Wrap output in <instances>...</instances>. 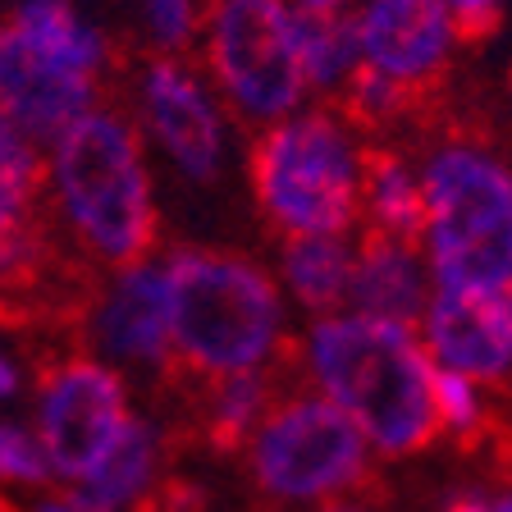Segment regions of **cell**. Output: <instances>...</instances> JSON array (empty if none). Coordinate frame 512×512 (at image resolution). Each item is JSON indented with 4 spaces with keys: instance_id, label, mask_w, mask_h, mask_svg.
<instances>
[{
    "instance_id": "17",
    "label": "cell",
    "mask_w": 512,
    "mask_h": 512,
    "mask_svg": "<svg viewBox=\"0 0 512 512\" xmlns=\"http://www.w3.org/2000/svg\"><path fill=\"white\" fill-rule=\"evenodd\" d=\"M298 60L311 92H343L362 69V37L352 10H302L293 5Z\"/></svg>"
},
{
    "instance_id": "4",
    "label": "cell",
    "mask_w": 512,
    "mask_h": 512,
    "mask_svg": "<svg viewBox=\"0 0 512 512\" xmlns=\"http://www.w3.org/2000/svg\"><path fill=\"white\" fill-rule=\"evenodd\" d=\"M174 352L192 371H261L284 339V298L261 266L211 247H179L165 261Z\"/></svg>"
},
{
    "instance_id": "29",
    "label": "cell",
    "mask_w": 512,
    "mask_h": 512,
    "mask_svg": "<svg viewBox=\"0 0 512 512\" xmlns=\"http://www.w3.org/2000/svg\"><path fill=\"white\" fill-rule=\"evenodd\" d=\"M448 512H494V503H485V499H453V503H448Z\"/></svg>"
},
{
    "instance_id": "13",
    "label": "cell",
    "mask_w": 512,
    "mask_h": 512,
    "mask_svg": "<svg viewBox=\"0 0 512 512\" xmlns=\"http://www.w3.org/2000/svg\"><path fill=\"white\" fill-rule=\"evenodd\" d=\"M0 101H5V124H14L37 147H55L78 119L96 110V78L37 60L5 32L0 37Z\"/></svg>"
},
{
    "instance_id": "27",
    "label": "cell",
    "mask_w": 512,
    "mask_h": 512,
    "mask_svg": "<svg viewBox=\"0 0 512 512\" xmlns=\"http://www.w3.org/2000/svg\"><path fill=\"white\" fill-rule=\"evenodd\" d=\"M37 512H106V508H96V503H87L83 494H64V499H46V503H37Z\"/></svg>"
},
{
    "instance_id": "2",
    "label": "cell",
    "mask_w": 512,
    "mask_h": 512,
    "mask_svg": "<svg viewBox=\"0 0 512 512\" xmlns=\"http://www.w3.org/2000/svg\"><path fill=\"white\" fill-rule=\"evenodd\" d=\"M46 174L78 243L106 266H138L156 238V197L133 124L92 110L51 147Z\"/></svg>"
},
{
    "instance_id": "19",
    "label": "cell",
    "mask_w": 512,
    "mask_h": 512,
    "mask_svg": "<svg viewBox=\"0 0 512 512\" xmlns=\"http://www.w3.org/2000/svg\"><path fill=\"white\" fill-rule=\"evenodd\" d=\"M366 211H371L375 234L403 238V243H421L426 238V188H421V170H412L407 160L380 156L366 160Z\"/></svg>"
},
{
    "instance_id": "25",
    "label": "cell",
    "mask_w": 512,
    "mask_h": 512,
    "mask_svg": "<svg viewBox=\"0 0 512 512\" xmlns=\"http://www.w3.org/2000/svg\"><path fill=\"white\" fill-rule=\"evenodd\" d=\"M142 19H147L151 46L174 55L197 32V0H142Z\"/></svg>"
},
{
    "instance_id": "1",
    "label": "cell",
    "mask_w": 512,
    "mask_h": 512,
    "mask_svg": "<svg viewBox=\"0 0 512 512\" xmlns=\"http://www.w3.org/2000/svg\"><path fill=\"white\" fill-rule=\"evenodd\" d=\"M307 366L320 394L366 430L371 448L398 458L439 430V362L412 325L357 311L320 316L307 330Z\"/></svg>"
},
{
    "instance_id": "10",
    "label": "cell",
    "mask_w": 512,
    "mask_h": 512,
    "mask_svg": "<svg viewBox=\"0 0 512 512\" xmlns=\"http://www.w3.org/2000/svg\"><path fill=\"white\" fill-rule=\"evenodd\" d=\"M362 69L394 78L407 92L430 87L462 42L448 0H362L357 5Z\"/></svg>"
},
{
    "instance_id": "18",
    "label": "cell",
    "mask_w": 512,
    "mask_h": 512,
    "mask_svg": "<svg viewBox=\"0 0 512 512\" xmlns=\"http://www.w3.org/2000/svg\"><path fill=\"white\" fill-rule=\"evenodd\" d=\"M156 462H160L156 426L133 416V421L124 426V435L115 439V448L101 458V467H96L83 485H74V490L83 494L87 503H96V508H106V512L128 508V503H138L142 494H147L151 476H156Z\"/></svg>"
},
{
    "instance_id": "21",
    "label": "cell",
    "mask_w": 512,
    "mask_h": 512,
    "mask_svg": "<svg viewBox=\"0 0 512 512\" xmlns=\"http://www.w3.org/2000/svg\"><path fill=\"white\" fill-rule=\"evenodd\" d=\"M261 421H266V375H261V371L220 375L215 398H211L215 444H238V439H252Z\"/></svg>"
},
{
    "instance_id": "3",
    "label": "cell",
    "mask_w": 512,
    "mask_h": 512,
    "mask_svg": "<svg viewBox=\"0 0 512 512\" xmlns=\"http://www.w3.org/2000/svg\"><path fill=\"white\" fill-rule=\"evenodd\" d=\"M426 261L435 288H512V165L471 138L439 142L421 165Z\"/></svg>"
},
{
    "instance_id": "16",
    "label": "cell",
    "mask_w": 512,
    "mask_h": 512,
    "mask_svg": "<svg viewBox=\"0 0 512 512\" xmlns=\"http://www.w3.org/2000/svg\"><path fill=\"white\" fill-rule=\"evenodd\" d=\"M352 270H357V252L348 247V234L288 238L284 247V288L316 320L348 311Z\"/></svg>"
},
{
    "instance_id": "34",
    "label": "cell",
    "mask_w": 512,
    "mask_h": 512,
    "mask_svg": "<svg viewBox=\"0 0 512 512\" xmlns=\"http://www.w3.org/2000/svg\"><path fill=\"white\" fill-rule=\"evenodd\" d=\"M508 302H512V288H508Z\"/></svg>"
},
{
    "instance_id": "23",
    "label": "cell",
    "mask_w": 512,
    "mask_h": 512,
    "mask_svg": "<svg viewBox=\"0 0 512 512\" xmlns=\"http://www.w3.org/2000/svg\"><path fill=\"white\" fill-rule=\"evenodd\" d=\"M416 92L398 87L394 78L375 74V69H357L348 87H343V101H348V115L352 119H366V124H384V119L403 115V106L412 101Z\"/></svg>"
},
{
    "instance_id": "5",
    "label": "cell",
    "mask_w": 512,
    "mask_h": 512,
    "mask_svg": "<svg viewBox=\"0 0 512 512\" xmlns=\"http://www.w3.org/2000/svg\"><path fill=\"white\" fill-rule=\"evenodd\" d=\"M366 160L334 110H298L261 128L252 183L266 215L288 238L348 234L366 206Z\"/></svg>"
},
{
    "instance_id": "8",
    "label": "cell",
    "mask_w": 512,
    "mask_h": 512,
    "mask_svg": "<svg viewBox=\"0 0 512 512\" xmlns=\"http://www.w3.org/2000/svg\"><path fill=\"white\" fill-rule=\"evenodd\" d=\"M128 421L133 416H128L124 380L115 366L96 357L55 366L37 394V435L51 453L55 476L74 485H83L101 467Z\"/></svg>"
},
{
    "instance_id": "32",
    "label": "cell",
    "mask_w": 512,
    "mask_h": 512,
    "mask_svg": "<svg viewBox=\"0 0 512 512\" xmlns=\"http://www.w3.org/2000/svg\"><path fill=\"white\" fill-rule=\"evenodd\" d=\"M494 512H512V490H503L499 499H494Z\"/></svg>"
},
{
    "instance_id": "24",
    "label": "cell",
    "mask_w": 512,
    "mask_h": 512,
    "mask_svg": "<svg viewBox=\"0 0 512 512\" xmlns=\"http://www.w3.org/2000/svg\"><path fill=\"white\" fill-rule=\"evenodd\" d=\"M435 403H439V426L458 430V435H471L480 426V412H485L480 380H471L462 371H444V366H439V380H435Z\"/></svg>"
},
{
    "instance_id": "33",
    "label": "cell",
    "mask_w": 512,
    "mask_h": 512,
    "mask_svg": "<svg viewBox=\"0 0 512 512\" xmlns=\"http://www.w3.org/2000/svg\"><path fill=\"white\" fill-rule=\"evenodd\" d=\"M508 119H512V74H508Z\"/></svg>"
},
{
    "instance_id": "6",
    "label": "cell",
    "mask_w": 512,
    "mask_h": 512,
    "mask_svg": "<svg viewBox=\"0 0 512 512\" xmlns=\"http://www.w3.org/2000/svg\"><path fill=\"white\" fill-rule=\"evenodd\" d=\"M211 78L243 124H279L311 92L298 60L293 0H211Z\"/></svg>"
},
{
    "instance_id": "22",
    "label": "cell",
    "mask_w": 512,
    "mask_h": 512,
    "mask_svg": "<svg viewBox=\"0 0 512 512\" xmlns=\"http://www.w3.org/2000/svg\"><path fill=\"white\" fill-rule=\"evenodd\" d=\"M0 476L14 480V485H42L55 476L51 453H46L42 435L19 421H5L0 426Z\"/></svg>"
},
{
    "instance_id": "28",
    "label": "cell",
    "mask_w": 512,
    "mask_h": 512,
    "mask_svg": "<svg viewBox=\"0 0 512 512\" xmlns=\"http://www.w3.org/2000/svg\"><path fill=\"white\" fill-rule=\"evenodd\" d=\"M14 394H19V362L5 357L0 362V398H14Z\"/></svg>"
},
{
    "instance_id": "12",
    "label": "cell",
    "mask_w": 512,
    "mask_h": 512,
    "mask_svg": "<svg viewBox=\"0 0 512 512\" xmlns=\"http://www.w3.org/2000/svg\"><path fill=\"white\" fill-rule=\"evenodd\" d=\"M92 343L110 362L160 366L174 352L170 275L156 261L124 266L92 307Z\"/></svg>"
},
{
    "instance_id": "9",
    "label": "cell",
    "mask_w": 512,
    "mask_h": 512,
    "mask_svg": "<svg viewBox=\"0 0 512 512\" xmlns=\"http://www.w3.org/2000/svg\"><path fill=\"white\" fill-rule=\"evenodd\" d=\"M142 124L174 170L192 183H215L224 170V110L202 78L179 60H151L142 74Z\"/></svg>"
},
{
    "instance_id": "15",
    "label": "cell",
    "mask_w": 512,
    "mask_h": 512,
    "mask_svg": "<svg viewBox=\"0 0 512 512\" xmlns=\"http://www.w3.org/2000/svg\"><path fill=\"white\" fill-rule=\"evenodd\" d=\"M5 32L23 51L46 64H60L69 74L96 78L106 64V37L74 10V0H19Z\"/></svg>"
},
{
    "instance_id": "14",
    "label": "cell",
    "mask_w": 512,
    "mask_h": 512,
    "mask_svg": "<svg viewBox=\"0 0 512 512\" xmlns=\"http://www.w3.org/2000/svg\"><path fill=\"white\" fill-rule=\"evenodd\" d=\"M430 261L416 252V243L389 234H366L357 247V270H352V293H348V311L371 320H394V325H412L421 330L430 307Z\"/></svg>"
},
{
    "instance_id": "11",
    "label": "cell",
    "mask_w": 512,
    "mask_h": 512,
    "mask_svg": "<svg viewBox=\"0 0 512 512\" xmlns=\"http://www.w3.org/2000/svg\"><path fill=\"white\" fill-rule=\"evenodd\" d=\"M421 339L444 371H462L480 384L512 375V302L503 293L435 288L421 320Z\"/></svg>"
},
{
    "instance_id": "30",
    "label": "cell",
    "mask_w": 512,
    "mask_h": 512,
    "mask_svg": "<svg viewBox=\"0 0 512 512\" xmlns=\"http://www.w3.org/2000/svg\"><path fill=\"white\" fill-rule=\"evenodd\" d=\"M293 5H302V10H348L352 0H293Z\"/></svg>"
},
{
    "instance_id": "7",
    "label": "cell",
    "mask_w": 512,
    "mask_h": 512,
    "mask_svg": "<svg viewBox=\"0 0 512 512\" xmlns=\"http://www.w3.org/2000/svg\"><path fill=\"white\" fill-rule=\"evenodd\" d=\"M371 439L325 394H298L252 435V476L279 503H325L366 476Z\"/></svg>"
},
{
    "instance_id": "31",
    "label": "cell",
    "mask_w": 512,
    "mask_h": 512,
    "mask_svg": "<svg viewBox=\"0 0 512 512\" xmlns=\"http://www.w3.org/2000/svg\"><path fill=\"white\" fill-rule=\"evenodd\" d=\"M320 512H371V508H362V503H325Z\"/></svg>"
},
{
    "instance_id": "26",
    "label": "cell",
    "mask_w": 512,
    "mask_h": 512,
    "mask_svg": "<svg viewBox=\"0 0 512 512\" xmlns=\"http://www.w3.org/2000/svg\"><path fill=\"white\" fill-rule=\"evenodd\" d=\"M448 10L458 19V37L462 42H485L499 28L508 0H448Z\"/></svg>"
},
{
    "instance_id": "20",
    "label": "cell",
    "mask_w": 512,
    "mask_h": 512,
    "mask_svg": "<svg viewBox=\"0 0 512 512\" xmlns=\"http://www.w3.org/2000/svg\"><path fill=\"white\" fill-rule=\"evenodd\" d=\"M42 151L37 142H28L14 124L0 119V220L5 229L28 224V206L42 188Z\"/></svg>"
}]
</instances>
